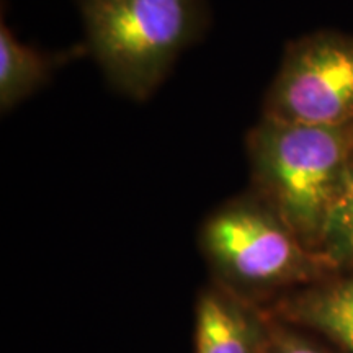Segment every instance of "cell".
Instances as JSON below:
<instances>
[{"instance_id": "cell-4", "label": "cell", "mask_w": 353, "mask_h": 353, "mask_svg": "<svg viewBox=\"0 0 353 353\" xmlns=\"http://www.w3.org/2000/svg\"><path fill=\"white\" fill-rule=\"evenodd\" d=\"M262 118L306 126L353 125V37L335 30L286 46Z\"/></svg>"}, {"instance_id": "cell-9", "label": "cell", "mask_w": 353, "mask_h": 353, "mask_svg": "<svg viewBox=\"0 0 353 353\" xmlns=\"http://www.w3.org/2000/svg\"><path fill=\"white\" fill-rule=\"evenodd\" d=\"M265 353H322L316 347L309 345L296 335H291L283 330H276L272 334Z\"/></svg>"}, {"instance_id": "cell-5", "label": "cell", "mask_w": 353, "mask_h": 353, "mask_svg": "<svg viewBox=\"0 0 353 353\" xmlns=\"http://www.w3.org/2000/svg\"><path fill=\"white\" fill-rule=\"evenodd\" d=\"M69 57L50 54L15 38L2 21L0 26V108L10 112L37 94L50 81L61 61Z\"/></svg>"}, {"instance_id": "cell-7", "label": "cell", "mask_w": 353, "mask_h": 353, "mask_svg": "<svg viewBox=\"0 0 353 353\" xmlns=\"http://www.w3.org/2000/svg\"><path fill=\"white\" fill-rule=\"evenodd\" d=\"M293 312L353 353V275L303 294Z\"/></svg>"}, {"instance_id": "cell-6", "label": "cell", "mask_w": 353, "mask_h": 353, "mask_svg": "<svg viewBox=\"0 0 353 353\" xmlns=\"http://www.w3.org/2000/svg\"><path fill=\"white\" fill-rule=\"evenodd\" d=\"M196 353H260L249 319L231 294L208 290L196 309Z\"/></svg>"}, {"instance_id": "cell-1", "label": "cell", "mask_w": 353, "mask_h": 353, "mask_svg": "<svg viewBox=\"0 0 353 353\" xmlns=\"http://www.w3.org/2000/svg\"><path fill=\"white\" fill-rule=\"evenodd\" d=\"M252 192L319 254L325 221L353 164V125L306 126L262 118L247 132Z\"/></svg>"}, {"instance_id": "cell-8", "label": "cell", "mask_w": 353, "mask_h": 353, "mask_svg": "<svg viewBox=\"0 0 353 353\" xmlns=\"http://www.w3.org/2000/svg\"><path fill=\"white\" fill-rule=\"evenodd\" d=\"M319 255L334 270H353V164L325 221Z\"/></svg>"}, {"instance_id": "cell-3", "label": "cell", "mask_w": 353, "mask_h": 353, "mask_svg": "<svg viewBox=\"0 0 353 353\" xmlns=\"http://www.w3.org/2000/svg\"><path fill=\"white\" fill-rule=\"evenodd\" d=\"M201 245L214 270L241 288H275L332 272L252 190L206 219Z\"/></svg>"}, {"instance_id": "cell-2", "label": "cell", "mask_w": 353, "mask_h": 353, "mask_svg": "<svg viewBox=\"0 0 353 353\" xmlns=\"http://www.w3.org/2000/svg\"><path fill=\"white\" fill-rule=\"evenodd\" d=\"M107 82L144 101L210 23L208 0H74Z\"/></svg>"}]
</instances>
